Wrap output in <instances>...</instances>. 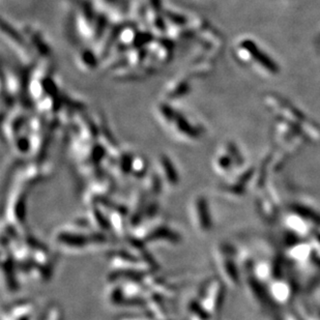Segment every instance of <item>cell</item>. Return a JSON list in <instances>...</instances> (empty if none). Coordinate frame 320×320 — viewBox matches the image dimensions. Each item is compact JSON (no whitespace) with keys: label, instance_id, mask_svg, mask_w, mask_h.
Returning a JSON list of instances; mask_svg holds the SVG:
<instances>
[{"label":"cell","instance_id":"6da1fadb","mask_svg":"<svg viewBox=\"0 0 320 320\" xmlns=\"http://www.w3.org/2000/svg\"><path fill=\"white\" fill-rule=\"evenodd\" d=\"M191 219L194 227L201 233H207L211 229V218L209 215L208 203L206 199L199 195L196 196L190 206Z\"/></svg>","mask_w":320,"mask_h":320},{"label":"cell","instance_id":"7a4b0ae2","mask_svg":"<svg viewBox=\"0 0 320 320\" xmlns=\"http://www.w3.org/2000/svg\"><path fill=\"white\" fill-rule=\"evenodd\" d=\"M25 189L18 188L11 195L8 205V225L17 229L24 223L26 209Z\"/></svg>","mask_w":320,"mask_h":320},{"label":"cell","instance_id":"3957f363","mask_svg":"<svg viewBox=\"0 0 320 320\" xmlns=\"http://www.w3.org/2000/svg\"><path fill=\"white\" fill-rule=\"evenodd\" d=\"M222 295L223 287L221 283L218 281H212L208 283V285L204 288L198 300L209 314H214L221 307Z\"/></svg>","mask_w":320,"mask_h":320},{"label":"cell","instance_id":"277c9868","mask_svg":"<svg viewBox=\"0 0 320 320\" xmlns=\"http://www.w3.org/2000/svg\"><path fill=\"white\" fill-rule=\"evenodd\" d=\"M158 168H157V174L161 177L163 184H165L167 187L173 188L177 186L180 182V177L177 174V171L175 169V166L165 155H162L158 158Z\"/></svg>","mask_w":320,"mask_h":320},{"label":"cell","instance_id":"5b68a950","mask_svg":"<svg viewBox=\"0 0 320 320\" xmlns=\"http://www.w3.org/2000/svg\"><path fill=\"white\" fill-rule=\"evenodd\" d=\"M87 224L92 226L93 229L98 231H109L110 223L108 216L104 214V211L98 207L97 205H92L87 212Z\"/></svg>","mask_w":320,"mask_h":320},{"label":"cell","instance_id":"8992f818","mask_svg":"<svg viewBox=\"0 0 320 320\" xmlns=\"http://www.w3.org/2000/svg\"><path fill=\"white\" fill-rule=\"evenodd\" d=\"M217 259L219 262V269L226 279V281L230 284H234L236 281L235 277V270L233 266V262L228 258V254L225 249L222 247L217 251Z\"/></svg>","mask_w":320,"mask_h":320},{"label":"cell","instance_id":"52a82bcc","mask_svg":"<svg viewBox=\"0 0 320 320\" xmlns=\"http://www.w3.org/2000/svg\"><path fill=\"white\" fill-rule=\"evenodd\" d=\"M163 182L161 177L158 176L157 172H149L145 176V191L149 193L151 196L159 195L163 189Z\"/></svg>","mask_w":320,"mask_h":320},{"label":"cell","instance_id":"ba28073f","mask_svg":"<svg viewBox=\"0 0 320 320\" xmlns=\"http://www.w3.org/2000/svg\"><path fill=\"white\" fill-rule=\"evenodd\" d=\"M147 164L145 159L142 157H134L132 163V170L131 174L136 179L145 177L147 174Z\"/></svg>","mask_w":320,"mask_h":320},{"label":"cell","instance_id":"9c48e42d","mask_svg":"<svg viewBox=\"0 0 320 320\" xmlns=\"http://www.w3.org/2000/svg\"><path fill=\"white\" fill-rule=\"evenodd\" d=\"M44 320H62V311L59 307L53 306L47 313Z\"/></svg>","mask_w":320,"mask_h":320}]
</instances>
